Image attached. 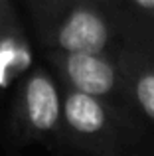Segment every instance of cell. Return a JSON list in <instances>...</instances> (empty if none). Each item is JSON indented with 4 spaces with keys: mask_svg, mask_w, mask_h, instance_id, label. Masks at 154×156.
<instances>
[{
    "mask_svg": "<svg viewBox=\"0 0 154 156\" xmlns=\"http://www.w3.org/2000/svg\"><path fill=\"white\" fill-rule=\"evenodd\" d=\"M32 65V48L12 0H0V89H6Z\"/></svg>",
    "mask_w": 154,
    "mask_h": 156,
    "instance_id": "obj_5",
    "label": "cell"
},
{
    "mask_svg": "<svg viewBox=\"0 0 154 156\" xmlns=\"http://www.w3.org/2000/svg\"><path fill=\"white\" fill-rule=\"evenodd\" d=\"M63 89L42 67L24 77L16 101V133L22 140H46L61 134Z\"/></svg>",
    "mask_w": 154,
    "mask_h": 156,
    "instance_id": "obj_4",
    "label": "cell"
},
{
    "mask_svg": "<svg viewBox=\"0 0 154 156\" xmlns=\"http://www.w3.org/2000/svg\"><path fill=\"white\" fill-rule=\"evenodd\" d=\"M46 57L65 89H73L109 103L117 97H124V75L119 53L46 51Z\"/></svg>",
    "mask_w": 154,
    "mask_h": 156,
    "instance_id": "obj_3",
    "label": "cell"
},
{
    "mask_svg": "<svg viewBox=\"0 0 154 156\" xmlns=\"http://www.w3.org/2000/svg\"><path fill=\"white\" fill-rule=\"evenodd\" d=\"M124 75V99L154 125V59L136 48L119 51Z\"/></svg>",
    "mask_w": 154,
    "mask_h": 156,
    "instance_id": "obj_6",
    "label": "cell"
},
{
    "mask_svg": "<svg viewBox=\"0 0 154 156\" xmlns=\"http://www.w3.org/2000/svg\"><path fill=\"white\" fill-rule=\"evenodd\" d=\"M46 51H111L117 26L93 0H26Z\"/></svg>",
    "mask_w": 154,
    "mask_h": 156,
    "instance_id": "obj_1",
    "label": "cell"
},
{
    "mask_svg": "<svg viewBox=\"0 0 154 156\" xmlns=\"http://www.w3.org/2000/svg\"><path fill=\"white\" fill-rule=\"evenodd\" d=\"M93 2H97L101 8H105V6H121V4H124L127 0H93Z\"/></svg>",
    "mask_w": 154,
    "mask_h": 156,
    "instance_id": "obj_8",
    "label": "cell"
},
{
    "mask_svg": "<svg viewBox=\"0 0 154 156\" xmlns=\"http://www.w3.org/2000/svg\"><path fill=\"white\" fill-rule=\"evenodd\" d=\"M127 2L154 26V0H127Z\"/></svg>",
    "mask_w": 154,
    "mask_h": 156,
    "instance_id": "obj_7",
    "label": "cell"
},
{
    "mask_svg": "<svg viewBox=\"0 0 154 156\" xmlns=\"http://www.w3.org/2000/svg\"><path fill=\"white\" fill-rule=\"evenodd\" d=\"M61 136L97 154L119 150L138 136V125L117 105L63 87Z\"/></svg>",
    "mask_w": 154,
    "mask_h": 156,
    "instance_id": "obj_2",
    "label": "cell"
}]
</instances>
